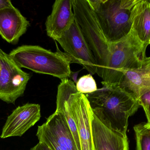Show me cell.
<instances>
[{
    "mask_svg": "<svg viewBox=\"0 0 150 150\" xmlns=\"http://www.w3.org/2000/svg\"><path fill=\"white\" fill-rule=\"evenodd\" d=\"M93 113L106 126L126 134L128 120L139 108L135 96L119 86H105L85 94Z\"/></svg>",
    "mask_w": 150,
    "mask_h": 150,
    "instance_id": "6da1fadb",
    "label": "cell"
},
{
    "mask_svg": "<svg viewBox=\"0 0 150 150\" xmlns=\"http://www.w3.org/2000/svg\"><path fill=\"white\" fill-rule=\"evenodd\" d=\"M56 45V52L37 45H22L12 50L9 55L21 68L61 80L68 78L71 71V60L59 50L57 43Z\"/></svg>",
    "mask_w": 150,
    "mask_h": 150,
    "instance_id": "7a4b0ae2",
    "label": "cell"
},
{
    "mask_svg": "<svg viewBox=\"0 0 150 150\" xmlns=\"http://www.w3.org/2000/svg\"><path fill=\"white\" fill-rule=\"evenodd\" d=\"M73 10L74 20L93 54L97 65L96 74L102 79L114 50V44L105 37L87 0H73Z\"/></svg>",
    "mask_w": 150,
    "mask_h": 150,
    "instance_id": "3957f363",
    "label": "cell"
},
{
    "mask_svg": "<svg viewBox=\"0 0 150 150\" xmlns=\"http://www.w3.org/2000/svg\"><path fill=\"white\" fill-rule=\"evenodd\" d=\"M113 44L114 50L101 82L105 86H119L126 71L141 67L148 58L146 55L148 45L139 40L132 28L125 37Z\"/></svg>",
    "mask_w": 150,
    "mask_h": 150,
    "instance_id": "277c9868",
    "label": "cell"
},
{
    "mask_svg": "<svg viewBox=\"0 0 150 150\" xmlns=\"http://www.w3.org/2000/svg\"><path fill=\"white\" fill-rule=\"evenodd\" d=\"M105 37L111 43L124 38L131 30L130 13L137 0H87Z\"/></svg>",
    "mask_w": 150,
    "mask_h": 150,
    "instance_id": "5b68a950",
    "label": "cell"
},
{
    "mask_svg": "<svg viewBox=\"0 0 150 150\" xmlns=\"http://www.w3.org/2000/svg\"><path fill=\"white\" fill-rule=\"evenodd\" d=\"M29 74L23 71L9 54L0 48V99L14 103L23 95L30 79Z\"/></svg>",
    "mask_w": 150,
    "mask_h": 150,
    "instance_id": "8992f818",
    "label": "cell"
},
{
    "mask_svg": "<svg viewBox=\"0 0 150 150\" xmlns=\"http://www.w3.org/2000/svg\"><path fill=\"white\" fill-rule=\"evenodd\" d=\"M57 41L70 58L71 64L81 65L91 75L96 73L97 65L93 54L75 20Z\"/></svg>",
    "mask_w": 150,
    "mask_h": 150,
    "instance_id": "52a82bcc",
    "label": "cell"
},
{
    "mask_svg": "<svg viewBox=\"0 0 150 150\" xmlns=\"http://www.w3.org/2000/svg\"><path fill=\"white\" fill-rule=\"evenodd\" d=\"M36 136L50 150H79L66 121L56 111L38 126Z\"/></svg>",
    "mask_w": 150,
    "mask_h": 150,
    "instance_id": "ba28073f",
    "label": "cell"
},
{
    "mask_svg": "<svg viewBox=\"0 0 150 150\" xmlns=\"http://www.w3.org/2000/svg\"><path fill=\"white\" fill-rule=\"evenodd\" d=\"M70 99L81 150H94L91 131L93 111L85 95L77 90L76 86L72 81Z\"/></svg>",
    "mask_w": 150,
    "mask_h": 150,
    "instance_id": "9c48e42d",
    "label": "cell"
},
{
    "mask_svg": "<svg viewBox=\"0 0 150 150\" xmlns=\"http://www.w3.org/2000/svg\"><path fill=\"white\" fill-rule=\"evenodd\" d=\"M41 117L39 104L27 103L19 106L8 117L1 138L21 137L34 126Z\"/></svg>",
    "mask_w": 150,
    "mask_h": 150,
    "instance_id": "30bf717a",
    "label": "cell"
},
{
    "mask_svg": "<svg viewBox=\"0 0 150 150\" xmlns=\"http://www.w3.org/2000/svg\"><path fill=\"white\" fill-rule=\"evenodd\" d=\"M91 131L94 150H129L126 134L106 126L93 113Z\"/></svg>",
    "mask_w": 150,
    "mask_h": 150,
    "instance_id": "8fae6325",
    "label": "cell"
},
{
    "mask_svg": "<svg viewBox=\"0 0 150 150\" xmlns=\"http://www.w3.org/2000/svg\"><path fill=\"white\" fill-rule=\"evenodd\" d=\"M74 21L73 0H56L45 22L47 35L57 41L69 29Z\"/></svg>",
    "mask_w": 150,
    "mask_h": 150,
    "instance_id": "7c38bea8",
    "label": "cell"
},
{
    "mask_svg": "<svg viewBox=\"0 0 150 150\" xmlns=\"http://www.w3.org/2000/svg\"><path fill=\"white\" fill-rule=\"evenodd\" d=\"M29 24V22L13 6L0 10V35L9 43H17Z\"/></svg>",
    "mask_w": 150,
    "mask_h": 150,
    "instance_id": "4fadbf2b",
    "label": "cell"
},
{
    "mask_svg": "<svg viewBox=\"0 0 150 150\" xmlns=\"http://www.w3.org/2000/svg\"><path fill=\"white\" fill-rule=\"evenodd\" d=\"M138 100L144 92L150 90V58L141 67L126 71L119 85Z\"/></svg>",
    "mask_w": 150,
    "mask_h": 150,
    "instance_id": "5bb4252c",
    "label": "cell"
},
{
    "mask_svg": "<svg viewBox=\"0 0 150 150\" xmlns=\"http://www.w3.org/2000/svg\"><path fill=\"white\" fill-rule=\"evenodd\" d=\"M132 28L140 41L150 43V1L137 0L130 13Z\"/></svg>",
    "mask_w": 150,
    "mask_h": 150,
    "instance_id": "9a60e30c",
    "label": "cell"
},
{
    "mask_svg": "<svg viewBox=\"0 0 150 150\" xmlns=\"http://www.w3.org/2000/svg\"><path fill=\"white\" fill-rule=\"evenodd\" d=\"M136 150H150V123L142 122L133 127Z\"/></svg>",
    "mask_w": 150,
    "mask_h": 150,
    "instance_id": "2e32d148",
    "label": "cell"
},
{
    "mask_svg": "<svg viewBox=\"0 0 150 150\" xmlns=\"http://www.w3.org/2000/svg\"><path fill=\"white\" fill-rule=\"evenodd\" d=\"M75 86L77 90L84 94L93 93L97 89L95 80L90 74L81 77Z\"/></svg>",
    "mask_w": 150,
    "mask_h": 150,
    "instance_id": "e0dca14e",
    "label": "cell"
},
{
    "mask_svg": "<svg viewBox=\"0 0 150 150\" xmlns=\"http://www.w3.org/2000/svg\"><path fill=\"white\" fill-rule=\"evenodd\" d=\"M138 101L139 106L144 109L147 122L150 123V90L141 94Z\"/></svg>",
    "mask_w": 150,
    "mask_h": 150,
    "instance_id": "ac0fdd59",
    "label": "cell"
},
{
    "mask_svg": "<svg viewBox=\"0 0 150 150\" xmlns=\"http://www.w3.org/2000/svg\"><path fill=\"white\" fill-rule=\"evenodd\" d=\"M13 6L12 2L9 0H0V10Z\"/></svg>",
    "mask_w": 150,
    "mask_h": 150,
    "instance_id": "d6986e66",
    "label": "cell"
},
{
    "mask_svg": "<svg viewBox=\"0 0 150 150\" xmlns=\"http://www.w3.org/2000/svg\"><path fill=\"white\" fill-rule=\"evenodd\" d=\"M30 150H50L45 144L43 143H39L32 147Z\"/></svg>",
    "mask_w": 150,
    "mask_h": 150,
    "instance_id": "ffe728a7",
    "label": "cell"
},
{
    "mask_svg": "<svg viewBox=\"0 0 150 150\" xmlns=\"http://www.w3.org/2000/svg\"><path fill=\"white\" fill-rule=\"evenodd\" d=\"M80 71L77 72H72L71 71L69 77H68V78H70V79L73 82H74L75 85H76L77 81H78L77 78H78V74H79V72Z\"/></svg>",
    "mask_w": 150,
    "mask_h": 150,
    "instance_id": "44dd1931",
    "label": "cell"
}]
</instances>
